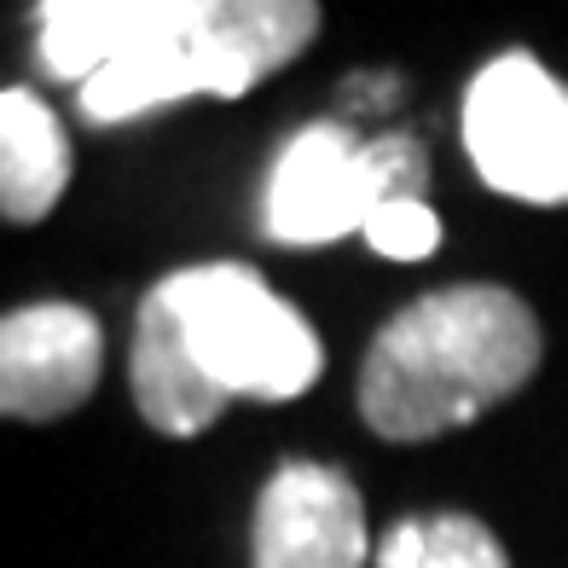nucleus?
Listing matches in <instances>:
<instances>
[{"label":"nucleus","mask_w":568,"mask_h":568,"mask_svg":"<svg viewBox=\"0 0 568 568\" xmlns=\"http://www.w3.org/2000/svg\"><path fill=\"white\" fill-rule=\"evenodd\" d=\"M314 0H41L36 64L75 82L93 128L134 122L192 93L244 99L320 41Z\"/></svg>","instance_id":"obj_1"},{"label":"nucleus","mask_w":568,"mask_h":568,"mask_svg":"<svg viewBox=\"0 0 568 568\" xmlns=\"http://www.w3.org/2000/svg\"><path fill=\"white\" fill-rule=\"evenodd\" d=\"M546 366V325L510 284L464 278L412 296L372 331L354 406L377 442L424 447L516 400Z\"/></svg>","instance_id":"obj_2"},{"label":"nucleus","mask_w":568,"mask_h":568,"mask_svg":"<svg viewBox=\"0 0 568 568\" xmlns=\"http://www.w3.org/2000/svg\"><path fill=\"white\" fill-rule=\"evenodd\" d=\"M151 291L174 314L192 359L226 400L284 406L325 377V343L291 296H278L250 262H192Z\"/></svg>","instance_id":"obj_3"},{"label":"nucleus","mask_w":568,"mask_h":568,"mask_svg":"<svg viewBox=\"0 0 568 568\" xmlns=\"http://www.w3.org/2000/svg\"><path fill=\"white\" fill-rule=\"evenodd\" d=\"M429 192V151L418 134H377L359 140L343 116H320L296 128L273 151L262 180V232L284 250H320L366 221L395 197Z\"/></svg>","instance_id":"obj_4"},{"label":"nucleus","mask_w":568,"mask_h":568,"mask_svg":"<svg viewBox=\"0 0 568 568\" xmlns=\"http://www.w3.org/2000/svg\"><path fill=\"white\" fill-rule=\"evenodd\" d=\"M458 140L487 192L534 210L568 203V88L534 53H494L464 88Z\"/></svg>","instance_id":"obj_5"},{"label":"nucleus","mask_w":568,"mask_h":568,"mask_svg":"<svg viewBox=\"0 0 568 568\" xmlns=\"http://www.w3.org/2000/svg\"><path fill=\"white\" fill-rule=\"evenodd\" d=\"M377 562L366 499L343 464L278 458L250 510V568H366Z\"/></svg>","instance_id":"obj_6"},{"label":"nucleus","mask_w":568,"mask_h":568,"mask_svg":"<svg viewBox=\"0 0 568 568\" xmlns=\"http://www.w3.org/2000/svg\"><path fill=\"white\" fill-rule=\"evenodd\" d=\"M105 377V325L82 302H23L0 314V412L12 424H59Z\"/></svg>","instance_id":"obj_7"},{"label":"nucleus","mask_w":568,"mask_h":568,"mask_svg":"<svg viewBox=\"0 0 568 568\" xmlns=\"http://www.w3.org/2000/svg\"><path fill=\"white\" fill-rule=\"evenodd\" d=\"M128 389H134V412L169 435V442H192V435L215 429L226 418V395L210 383V372L192 359L186 337H180L174 314L163 307L158 291H145L134 314V343H128Z\"/></svg>","instance_id":"obj_8"},{"label":"nucleus","mask_w":568,"mask_h":568,"mask_svg":"<svg viewBox=\"0 0 568 568\" xmlns=\"http://www.w3.org/2000/svg\"><path fill=\"white\" fill-rule=\"evenodd\" d=\"M70 180L75 145L59 111L30 82H7V93H0V221L41 226L70 192Z\"/></svg>","instance_id":"obj_9"},{"label":"nucleus","mask_w":568,"mask_h":568,"mask_svg":"<svg viewBox=\"0 0 568 568\" xmlns=\"http://www.w3.org/2000/svg\"><path fill=\"white\" fill-rule=\"evenodd\" d=\"M372 568H510V551L470 510H418L383 528Z\"/></svg>","instance_id":"obj_10"},{"label":"nucleus","mask_w":568,"mask_h":568,"mask_svg":"<svg viewBox=\"0 0 568 568\" xmlns=\"http://www.w3.org/2000/svg\"><path fill=\"white\" fill-rule=\"evenodd\" d=\"M359 239H366V250L383 255V262H429L447 232H442V215L429 210V197H395L366 221Z\"/></svg>","instance_id":"obj_11"}]
</instances>
